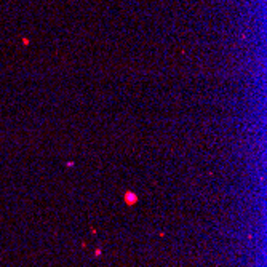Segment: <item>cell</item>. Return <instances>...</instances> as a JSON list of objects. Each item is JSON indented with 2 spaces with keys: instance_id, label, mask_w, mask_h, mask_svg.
I'll return each instance as SVG.
<instances>
[{
  "instance_id": "6da1fadb",
  "label": "cell",
  "mask_w": 267,
  "mask_h": 267,
  "mask_svg": "<svg viewBox=\"0 0 267 267\" xmlns=\"http://www.w3.org/2000/svg\"><path fill=\"white\" fill-rule=\"evenodd\" d=\"M125 203L126 205H135L138 203V195L135 192H125Z\"/></svg>"
}]
</instances>
